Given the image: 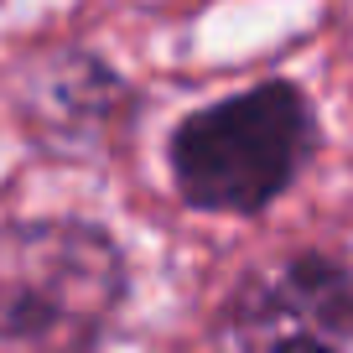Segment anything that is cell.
<instances>
[{"instance_id": "obj_2", "label": "cell", "mask_w": 353, "mask_h": 353, "mask_svg": "<svg viewBox=\"0 0 353 353\" xmlns=\"http://www.w3.org/2000/svg\"><path fill=\"white\" fill-rule=\"evenodd\" d=\"M120 291L114 250L73 223H32L0 239V332H88Z\"/></svg>"}, {"instance_id": "obj_3", "label": "cell", "mask_w": 353, "mask_h": 353, "mask_svg": "<svg viewBox=\"0 0 353 353\" xmlns=\"http://www.w3.org/2000/svg\"><path fill=\"white\" fill-rule=\"evenodd\" d=\"M229 353H353V270L322 254L265 270L239 291L223 332Z\"/></svg>"}, {"instance_id": "obj_1", "label": "cell", "mask_w": 353, "mask_h": 353, "mask_svg": "<svg viewBox=\"0 0 353 353\" xmlns=\"http://www.w3.org/2000/svg\"><path fill=\"white\" fill-rule=\"evenodd\" d=\"M312 151V104L291 83H265L182 120L172 172L182 198L213 213H254Z\"/></svg>"}]
</instances>
